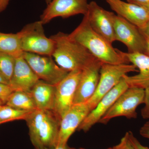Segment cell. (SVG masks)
Segmentation results:
<instances>
[{"label": "cell", "mask_w": 149, "mask_h": 149, "mask_svg": "<svg viewBox=\"0 0 149 149\" xmlns=\"http://www.w3.org/2000/svg\"><path fill=\"white\" fill-rule=\"evenodd\" d=\"M69 35L85 47L95 58L103 63H130L124 52L113 47L112 44L93 30L85 15L80 24Z\"/></svg>", "instance_id": "cell-1"}, {"label": "cell", "mask_w": 149, "mask_h": 149, "mask_svg": "<svg viewBox=\"0 0 149 149\" xmlns=\"http://www.w3.org/2000/svg\"><path fill=\"white\" fill-rule=\"evenodd\" d=\"M50 37L54 42L52 56L59 66L68 72L82 70L96 58L69 34L60 32Z\"/></svg>", "instance_id": "cell-2"}, {"label": "cell", "mask_w": 149, "mask_h": 149, "mask_svg": "<svg viewBox=\"0 0 149 149\" xmlns=\"http://www.w3.org/2000/svg\"><path fill=\"white\" fill-rule=\"evenodd\" d=\"M139 70L130 63L110 64L103 63L100 69V80L94 95L87 102L91 111L95 107L102 98L120 82L123 76Z\"/></svg>", "instance_id": "cell-3"}, {"label": "cell", "mask_w": 149, "mask_h": 149, "mask_svg": "<svg viewBox=\"0 0 149 149\" xmlns=\"http://www.w3.org/2000/svg\"><path fill=\"white\" fill-rule=\"evenodd\" d=\"M43 25L40 20L35 22L25 25L18 32L23 52L52 56L54 42L46 37Z\"/></svg>", "instance_id": "cell-4"}, {"label": "cell", "mask_w": 149, "mask_h": 149, "mask_svg": "<svg viewBox=\"0 0 149 149\" xmlns=\"http://www.w3.org/2000/svg\"><path fill=\"white\" fill-rule=\"evenodd\" d=\"M145 94L144 89L128 88L118 98L99 123L106 124L112 118L120 116L128 119L136 118V110L140 105L144 104Z\"/></svg>", "instance_id": "cell-5"}, {"label": "cell", "mask_w": 149, "mask_h": 149, "mask_svg": "<svg viewBox=\"0 0 149 149\" xmlns=\"http://www.w3.org/2000/svg\"><path fill=\"white\" fill-rule=\"evenodd\" d=\"M22 56L40 80L52 85H57L69 72L59 66L51 56L24 52Z\"/></svg>", "instance_id": "cell-6"}, {"label": "cell", "mask_w": 149, "mask_h": 149, "mask_svg": "<svg viewBox=\"0 0 149 149\" xmlns=\"http://www.w3.org/2000/svg\"><path fill=\"white\" fill-rule=\"evenodd\" d=\"M81 72L82 70H80L70 71L56 85L55 100L53 112L61 120L73 105Z\"/></svg>", "instance_id": "cell-7"}, {"label": "cell", "mask_w": 149, "mask_h": 149, "mask_svg": "<svg viewBox=\"0 0 149 149\" xmlns=\"http://www.w3.org/2000/svg\"><path fill=\"white\" fill-rule=\"evenodd\" d=\"M116 41L126 46L128 53H145L146 42L141 30L126 19L113 13V16Z\"/></svg>", "instance_id": "cell-8"}, {"label": "cell", "mask_w": 149, "mask_h": 149, "mask_svg": "<svg viewBox=\"0 0 149 149\" xmlns=\"http://www.w3.org/2000/svg\"><path fill=\"white\" fill-rule=\"evenodd\" d=\"M87 0H52L40 16L43 24L57 17L66 18L77 15H85L88 12Z\"/></svg>", "instance_id": "cell-9"}, {"label": "cell", "mask_w": 149, "mask_h": 149, "mask_svg": "<svg viewBox=\"0 0 149 149\" xmlns=\"http://www.w3.org/2000/svg\"><path fill=\"white\" fill-rule=\"evenodd\" d=\"M113 13L104 9L95 2L92 1L89 3L88 12L84 15L93 30L112 45L116 41Z\"/></svg>", "instance_id": "cell-10"}, {"label": "cell", "mask_w": 149, "mask_h": 149, "mask_svg": "<svg viewBox=\"0 0 149 149\" xmlns=\"http://www.w3.org/2000/svg\"><path fill=\"white\" fill-rule=\"evenodd\" d=\"M103 63L95 58L82 70L73 104L87 102L94 95L98 85Z\"/></svg>", "instance_id": "cell-11"}, {"label": "cell", "mask_w": 149, "mask_h": 149, "mask_svg": "<svg viewBox=\"0 0 149 149\" xmlns=\"http://www.w3.org/2000/svg\"><path fill=\"white\" fill-rule=\"evenodd\" d=\"M128 88V85L123 77L115 87L102 98L95 107L89 113L77 130H82L85 133L89 131L93 125L99 123L118 98Z\"/></svg>", "instance_id": "cell-12"}, {"label": "cell", "mask_w": 149, "mask_h": 149, "mask_svg": "<svg viewBox=\"0 0 149 149\" xmlns=\"http://www.w3.org/2000/svg\"><path fill=\"white\" fill-rule=\"evenodd\" d=\"M91 111L87 102L74 104L61 121L57 146L67 145L70 136Z\"/></svg>", "instance_id": "cell-13"}, {"label": "cell", "mask_w": 149, "mask_h": 149, "mask_svg": "<svg viewBox=\"0 0 149 149\" xmlns=\"http://www.w3.org/2000/svg\"><path fill=\"white\" fill-rule=\"evenodd\" d=\"M61 121L53 111L47 112L45 117L38 128L36 139L32 143L35 149L57 146Z\"/></svg>", "instance_id": "cell-14"}, {"label": "cell", "mask_w": 149, "mask_h": 149, "mask_svg": "<svg viewBox=\"0 0 149 149\" xmlns=\"http://www.w3.org/2000/svg\"><path fill=\"white\" fill-rule=\"evenodd\" d=\"M111 8L121 17L138 27L144 29L149 21V11L122 0H106Z\"/></svg>", "instance_id": "cell-15"}, {"label": "cell", "mask_w": 149, "mask_h": 149, "mask_svg": "<svg viewBox=\"0 0 149 149\" xmlns=\"http://www.w3.org/2000/svg\"><path fill=\"white\" fill-rule=\"evenodd\" d=\"M39 80L23 56L15 58L13 74L9 83L13 91L30 93Z\"/></svg>", "instance_id": "cell-16"}, {"label": "cell", "mask_w": 149, "mask_h": 149, "mask_svg": "<svg viewBox=\"0 0 149 149\" xmlns=\"http://www.w3.org/2000/svg\"><path fill=\"white\" fill-rule=\"evenodd\" d=\"M129 63L137 68L139 73L136 75H125L124 78L128 88L145 89L149 87V56L141 53L124 52Z\"/></svg>", "instance_id": "cell-17"}, {"label": "cell", "mask_w": 149, "mask_h": 149, "mask_svg": "<svg viewBox=\"0 0 149 149\" xmlns=\"http://www.w3.org/2000/svg\"><path fill=\"white\" fill-rule=\"evenodd\" d=\"M56 86L39 80L30 91L37 109L53 111L55 100Z\"/></svg>", "instance_id": "cell-18"}, {"label": "cell", "mask_w": 149, "mask_h": 149, "mask_svg": "<svg viewBox=\"0 0 149 149\" xmlns=\"http://www.w3.org/2000/svg\"><path fill=\"white\" fill-rule=\"evenodd\" d=\"M5 104L22 110L33 111L37 109L31 93L13 91L9 96Z\"/></svg>", "instance_id": "cell-19"}, {"label": "cell", "mask_w": 149, "mask_h": 149, "mask_svg": "<svg viewBox=\"0 0 149 149\" xmlns=\"http://www.w3.org/2000/svg\"><path fill=\"white\" fill-rule=\"evenodd\" d=\"M0 52L16 58L22 56L20 37L16 34H5L0 32Z\"/></svg>", "instance_id": "cell-20"}, {"label": "cell", "mask_w": 149, "mask_h": 149, "mask_svg": "<svg viewBox=\"0 0 149 149\" xmlns=\"http://www.w3.org/2000/svg\"><path fill=\"white\" fill-rule=\"evenodd\" d=\"M32 111L22 110L6 104L0 106V124L18 120H24Z\"/></svg>", "instance_id": "cell-21"}, {"label": "cell", "mask_w": 149, "mask_h": 149, "mask_svg": "<svg viewBox=\"0 0 149 149\" xmlns=\"http://www.w3.org/2000/svg\"><path fill=\"white\" fill-rule=\"evenodd\" d=\"M15 58L10 55L0 52V72L9 81L13 74Z\"/></svg>", "instance_id": "cell-22"}, {"label": "cell", "mask_w": 149, "mask_h": 149, "mask_svg": "<svg viewBox=\"0 0 149 149\" xmlns=\"http://www.w3.org/2000/svg\"><path fill=\"white\" fill-rule=\"evenodd\" d=\"M13 91L8 85L0 83V99L5 104L9 96Z\"/></svg>", "instance_id": "cell-23"}, {"label": "cell", "mask_w": 149, "mask_h": 149, "mask_svg": "<svg viewBox=\"0 0 149 149\" xmlns=\"http://www.w3.org/2000/svg\"><path fill=\"white\" fill-rule=\"evenodd\" d=\"M144 107L141 110V114L144 119L149 120V87L145 89Z\"/></svg>", "instance_id": "cell-24"}, {"label": "cell", "mask_w": 149, "mask_h": 149, "mask_svg": "<svg viewBox=\"0 0 149 149\" xmlns=\"http://www.w3.org/2000/svg\"><path fill=\"white\" fill-rule=\"evenodd\" d=\"M113 148V149H135L129 141L128 132L120 140V143Z\"/></svg>", "instance_id": "cell-25"}, {"label": "cell", "mask_w": 149, "mask_h": 149, "mask_svg": "<svg viewBox=\"0 0 149 149\" xmlns=\"http://www.w3.org/2000/svg\"><path fill=\"white\" fill-rule=\"evenodd\" d=\"M128 139L130 143L135 149H149L148 147L143 146L139 142L137 138L134 136L133 133L131 131L128 132Z\"/></svg>", "instance_id": "cell-26"}, {"label": "cell", "mask_w": 149, "mask_h": 149, "mask_svg": "<svg viewBox=\"0 0 149 149\" xmlns=\"http://www.w3.org/2000/svg\"><path fill=\"white\" fill-rule=\"evenodd\" d=\"M127 2L140 6L149 11V0H127Z\"/></svg>", "instance_id": "cell-27"}, {"label": "cell", "mask_w": 149, "mask_h": 149, "mask_svg": "<svg viewBox=\"0 0 149 149\" xmlns=\"http://www.w3.org/2000/svg\"><path fill=\"white\" fill-rule=\"evenodd\" d=\"M139 132L141 136L149 139V120L141 127Z\"/></svg>", "instance_id": "cell-28"}, {"label": "cell", "mask_w": 149, "mask_h": 149, "mask_svg": "<svg viewBox=\"0 0 149 149\" xmlns=\"http://www.w3.org/2000/svg\"><path fill=\"white\" fill-rule=\"evenodd\" d=\"M10 0H0V13L6 9Z\"/></svg>", "instance_id": "cell-29"}, {"label": "cell", "mask_w": 149, "mask_h": 149, "mask_svg": "<svg viewBox=\"0 0 149 149\" xmlns=\"http://www.w3.org/2000/svg\"><path fill=\"white\" fill-rule=\"evenodd\" d=\"M143 35L145 37L146 42V50L145 54L149 56V36L144 35L143 34Z\"/></svg>", "instance_id": "cell-30"}, {"label": "cell", "mask_w": 149, "mask_h": 149, "mask_svg": "<svg viewBox=\"0 0 149 149\" xmlns=\"http://www.w3.org/2000/svg\"><path fill=\"white\" fill-rule=\"evenodd\" d=\"M0 83L8 85L9 83V81L4 77V76L1 72H0Z\"/></svg>", "instance_id": "cell-31"}, {"label": "cell", "mask_w": 149, "mask_h": 149, "mask_svg": "<svg viewBox=\"0 0 149 149\" xmlns=\"http://www.w3.org/2000/svg\"><path fill=\"white\" fill-rule=\"evenodd\" d=\"M140 29L143 34L149 36V21L144 29Z\"/></svg>", "instance_id": "cell-32"}, {"label": "cell", "mask_w": 149, "mask_h": 149, "mask_svg": "<svg viewBox=\"0 0 149 149\" xmlns=\"http://www.w3.org/2000/svg\"><path fill=\"white\" fill-rule=\"evenodd\" d=\"M68 146L66 145L65 146H57L54 148H49L46 147H42V148H39L35 149H67Z\"/></svg>", "instance_id": "cell-33"}, {"label": "cell", "mask_w": 149, "mask_h": 149, "mask_svg": "<svg viewBox=\"0 0 149 149\" xmlns=\"http://www.w3.org/2000/svg\"><path fill=\"white\" fill-rule=\"evenodd\" d=\"M67 149H87L85 148H70V147H69V146L68 147ZM106 149H113V147H111V148H107Z\"/></svg>", "instance_id": "cell-34"}, {"label": "cell", "mask_w": 149, "mask_h": 149, "mask_svg": "<svg viewBox=\"0 0 149 149\" xmlns=\"http://www.w3.org/2000/svg\"><path fill=\"white\" fill-rule=\"evenodd\" d=\"M45 1L46 3H47V5H48V4L49 3L51 2L52 0H45Z\"/></svg>", "instance_id": "cell-35"}, {"label": "cell", "mask_w": 149, "mask_h": 149, "mask_svg": "<svg viewBox=\"0 0 149 149\" xmlns=\"http://www.w3.org/2000/svg\"><path fill=\"white\" fill-rule=\"evenodd\" d=\"M3 104H4L3 103L2 101L1 100V99H0V106H1V105H2Z\"/></svg>", "instance_id": "cell-36"}]
</instances>
